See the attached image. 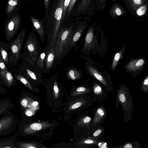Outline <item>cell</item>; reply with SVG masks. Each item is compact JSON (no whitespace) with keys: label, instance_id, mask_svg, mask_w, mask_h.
<instances>
[{"label":"cell","instance_id":"cell-1","mask_svg":"<svg viewBox=\"0 0 148 148\" xmlns=\"http://www.w3.org/2000/svg\"><path fill=\"white\" fill-rule=\"evenodd\" d=\"M64 0H50L48 12L43 19L45 27L47 46L44 49L54 46L62 25V15Z\"/></svg>","mask_w":148,"mask_h":148},{"label":"cell","instance_id":"cell-2","mask_svg":"<svg viewBox=\"0 0 148 148\" xmlns=\"http://www.w3.org/2000/svg\"><path fill=\"white\" fill-rule=\"evenodd\" d=\"M76 25H66L60 29L54 46L56 57L57 58L60 57L68 49L72 33Z\"/></svg>","mask_w":148,"mask_h":148},{"label":"cell","instance_id":"cell-3","mask_svg":"<svg viewBox=\"0 0 148 148\" xmlns=\"http://www.w3.org/2000/svg\"><path fill=\"white\" fill-rule=\"evenodd\" d=\"M25 48L29 57L36 62L42 52L41 48L36 34L31 32L27 36Z\"/></svg>","mask_w":148,"mask_h":148},{"label":"cell","instance_id":"cell-4","mask_svg":"<svg viewBox=\"0 0 148 148\" xmlns=\"http://www.w3.org/2000/svg\"><path fill=\"white\" fill-rule=\"evenodd\" d=\"M21 22V16L18 12L8 16L5 23L4 30L8 40L11 39L17 33Z\"/></svg>","mask_w":148,"mask_h":148},{"label":"cell","instance_id":"cell-5","mask_svg":"<svg viewBox=\"0 0 148 148\" xmlns=\"http://www.w3.org/2000/svg\"><path fill=\"white\" fill-rule=\"evenodd\" d=\"M26 32L25 29H23L12 44L11 48L12 55L10 59L11 61L15 62L18 59L24 41Z\"/></svg>","mask_w":148,"mask_h":148},{"label":"cell","instance_id":"cell-6","mask_svg":"<svg viewBox=\"0 0 148 148\" xmlns=\"http://www.w3.org/2000/svg\"><path fill=\"white\" fill-rule=\"evenodd\" d=\"M87 26L86 21L76 25L69 43L68 48L69 50H71L73 47H74V50H76L77 48L76 46V43Z\"/></svg>","mask_w":148,"mask_h":148},{"label":"cell","instance_id":"cell-7","mask_svg":"<svg viewBox=\"0 0 148 148\" xmlns=\"http://www.w3.org/2000/svg\"><path fill=\"white\" fill-rule=\"evenodd\" d=\"M57 58L54 46L46 50L44 66L42 70L43 73H49L55 67V60Z\"/></svg>","mask_w":148,"mask_h":148},{"label":"cell","instance_id":"cell-8","mask_svg":"<svg viewBox=\"0 0 148 148\" xmlns=\"http://www.w3.org/2000/svg\"><path fill=\"white\" fill-rule=\"evenodd\" d=\"M95 0H81L76 10L77 14L91 15L95 7Z\"/></svg>","mask_w":148,"mask_h":148},{"label":"cell","instance_id":"cell-9","mask_svg":"<svg viewBox=\"0 0 148 148\" xmlns=\"http://www.w3.org/2000/svg\"><path fill=\"white\" fill-rule=\"evenodd\" d=\"M31 21L35 30L39 36V38L44 43L46 38L45 27L43 19H39L32 16H30Z\"/></svg>","mask_w":148,"mask_h":148},{"label":"cell","instance_id":"cell-10","mask_svg":"<svg viewBox=\"0 0 148 148\" xmlns=\"http://www.w3.org/2000/svg\"><path fill=\"white\" fill-rule=\"evenodd\" d=\"M94 27L92 24L89 27L85 38L84 43L81 51L82 53L87 54L91 48L94 37Z\"/></svg>","mask_w":148,"mask_h":148},{"label":"cell","instance_id":"cell-11","mask_svg":"<svg viewBox=\"0 0 148 148\" xmlns=\"http://www.w3.org/2000/svg\"><path fill=\"white\" fill-rule=\"evenodd\" d=\"M7 1L5 12V15L9 16L19 11L20 0H8Z\"/></svg>","mask_w":148,"mask_h":148},{"label":"cell","instance_id":"cell-12","mask_svg":"<svg viewBox=\"0 0 148 148\" xmlns=\"http://www.w3.org/2000/svg\"><path fill=\"white\" fill-rule=\"evenodd\" d=\"M125 5L132 15L135 14L139 7L148 3V0H124Z\"/></svg>","mask_w":148,"mask_h":148},{"label":"cell","instance_id":"cell-13","mask_svg":"<svg viewBox=\"0 0 148 148\" xmlns=\"http://www.w3.org/2000/svg\"><path fill=\"white\" fill-rule=\"evenodd\" d=\"M109 14L112 18H116L121 16H125L126 14L123 7L119 3H115L110 7Z\"/></svg>","mask_w":148,"mask_h":148},{"label":"cell","instance_id":"cell-14","mask_svg":"<svg viewBox=\"0 0 148 148\" xmlns=\"http://www.w3.org/2000/svg\"><path fill=\"white\" fill-rule=\"evenodd\" d=\"M14 122V119L12 116H6L1 119L0 120V134L11 127Z\"/></svg>","mask_w":148,"mask_h":148},{"label":"cell","instance_id":"cell-15","mask_svg":"<svg viewBox=\"0 0 148 148\" xmlns=\"http://www.w3.org/2000/svg\"><path fill=\"white\" fill-rule=\"evenodd\" d=\"M85 66L86 70L97 80L104 85L106 86L108 85L104 77L97 70L92 66L87 64H86Z\"/></svg>","mask_w":148,"mask_h":148},{"label":"cell","instance_id":"cell-16","mask_svg":"<svg viewBox=\"0 0 148 148\" xmlns=\"http://www.w3.org/2000/svg\"><path fill=\"white\" fill-rule=\"evenodd\" d=\"M144 63L145 60L143 59L135 60L129 62L126 67L129 70L135 71L140 69Z\"/></svg>","mask_w":148,"mask_h":148},{"label":"cell","instance_id":"cell-17","mask_svg":"<svg viewBox=\"0 0 148 148\" xmlns=\"http://www.w3.org/2000/svg\"><path fill=\"white\" fill-rule=\"evenodd\" d=\"M66 75L68 78L73 80H78L82 76V74L79 70L74 67H71L68 69Z\"/></svg>","mask_w":148,"mask_h":148},{"label":"cell","instance_id":"cell-18","mask_svg":"<svg viewBox=\"0 0 148 148\" xmlns=\"http://www.w3.org/2000/svg\"><path fill=\"white\" fill-rule=\"evenodd\" d=\"M0 76L2 79L8 86L12 84L13 81V77L10 72L0 71Z\"/></svg>","mask_w":148,"mask_h":148},{"label":"cell","instance_id":"cell-19","mask_svg":"<svg viewBox=\"0 0 148 148\" xmlns=\"http://www.w3.org/2000/svg\"><path fill=\"white\" fill-rule=\"evenodd\" d=\"M43 127L42 125L40 123H34L25 129L24 131L25 133L29 134L34 131L40 130Z\"/></svg>","mask_w":148,"mask_h":148},{"label":"cell","instance_id":"cell-20","mask_svg":"<svg viewBox=\"0 0 148 148\" xmlns=\"http://www.w3.org/2000/svg\"><path fill=\"white\" fill-rule=\"evenodd\" d=\"M46 53V50L44 49L40 54L38 59L35 62L38 68L42 71L44 67Z\"/></svg>","mask_w":148,"mask_h":148},{"label":"cell","instance_id":"cell-21","mask_svg":"<svg viewBox=\"0 0 148 148\" xmlns=\"http://www.w3.org/2000/svg\"><path fill=\"white\" fill-rule=\"evenodd\" d=\"M105 114V112L103 109L102 108H98L95 113L94 120V124L95 125L99 122L104 116Z\"/></svg>","mask_w":148,"mask_h":148},{"label":"cell","instance_id":"cell-22","mask_svg":"<svg viewBox=\"0 0 148 148\" xmlns=\"http://www.w3.org/2000/svg\"><path fill=\"white\" fill-rule=\"evenodd\" d=\"M124 50V48H123L119 52L115 54L112 65V68L113 70L115 69L119 60L122 57V54Z\"/></svg>","mask_w":148,"mask_h":148},{"label":"cell","instance_id":"cell-23","mask_svg":"<svg viewBox=\"0 0 148 148\" xmlns=\"http://www.w3.org/2000/svg\"><path fill=\"white\" fill-rule=\"evenodd\" d=\"M148 3L138 8L136 10L135 14L138 16L143 15L147 11Z\"/></svg>","mask_w":148,"mask_h":148},{"label":"cell","instance_id":"cell-24","mask_svg":"<svg viewBox=\"0 0 148 148\" xmlns=\"http://www.w3.org/2000/svg\"><path fill=\"white\" fill-rule=\"evenodd\" d=\"M17 79L21 81L27 87L31 90L32 89V86L29 80L26 78L21 75H18L16 77Z\"/></svg>","mask_w":148,"mask_h":148},{"label":"cell","instance_id":"cell-25","mask_svg":"<svg viewBox=\"0 0 148 148\" xmlns=\"http://www.w3.org/2000/svg\"><path fill=\"white\" fill-rule=\"evenodd\" d=\"M107 0H96L95 5L99 10H102L104 8L106 5Z\"/></svg>","mask_w":148,"mask_h":148},{"label":"cell","instance_id":"cell-26","mask_svg":"<svg viewBox=\"0 0 148 148\" xmlns=\"http://www.w3.org/2000/svg\"><path fill=\"white\" fill-rule=\"evenodd\" d=\"M70 0H64L63 11L62 15V20L63 22L65 18L67 8L70 3Z\"/></svg>","mask_w":148,"mask_h":148},{"label":"cell","instance_id":"cell-27","mask_svg":"<svg viewBox=\"0 0 148 148\" xmlns=\"http://www.w3.org/2000/svg\"><path fill=\"white\" fill-rule=\"evenodd\" d=\"M76 1L77 0H70V3L67 8L66 15L67 14L68 16L70 14Z\"/></svg>","mask_w":148,"mask_h":148},{"label":"cell","instance_id":"cell-28","mask_svg":"<svg viewBox=\"0 0 148 148\" xmlns=\"http://www.w3.org/2000/svg\"><path fill=\"white\" fill-rule=\"evenodd\" d=\"M18 147L21 148H35L37 147L34 144L27 143L19 144Z\"/></svg>","mask_w":148,"mask_h":148},{"label":"cell","instance_id":"cell-29","mask_svg":"<svg viewBox=\"0 0 148 148\" xmlns=\"http://www.w3.org/2000/svg\"><path fill=\"white\" fill-rule=\"evenodd\" d=\"M0 51L1 56L4 62L5 63L7 64L8 63V60L7 52L2 48H0Z\"/></svg>","mask_w":148,"mask_h":148},{"label":"cell","instance_id":"cell-30","mask_svg":"<svg viewBox=\"0 0 148 148\" xmlns=\"http://www.w3.org/2000/svg\"><path fill=\"white\" fill-rule=\"evenodd\" d=\"M50 0H44V4L45 10V15L44 19H45L47 15L49 8Z\"/></svg>","mask_w":148,"mask_h":148},{"label":"cell","instance_id":"cell-31","mask_svg":"<svg viewBox=\"0 0 148 148\" xmlns=\"http://www.w3.org/2000/svg\"><path fill=\"white\" fill-rule=\"evenodd\" d=\"M102 89L98 85H95L94 88V92L95 95H99L102 93Z\"/></svg>","mask_w":148,"mask_h":148},{"label":"cell","instance_id":"cell-32","mask_svg":"<svg viewBox=\"0 0 148 148\" xmlns=\"http://www.w3.org/2000/svg\"><path fill=\"white\" fill-rule=\"evenodd\" d=\"M0 71H7V68L4 62L2 61L1 58L0 57Z\"/></svg>","mask_w":148,"mask_h":148},{"label":"cell","instance_id":"cell-33","mask_svg":"<svg viewBox=\"0 0 148 148\" xmlns=\"http://www.w3.org/2000/svg\"><path fill=\"white\" fill-rule=\"evenodd\" d=\"M148 76L144 80L143 84V90L145 91L147 90H148Z\"/></svg>","mask_w":148,"mask_h":148},{"label":"cell","instance_id":"cell-34","mask_svg":"<svg viewBox=\"0 0 148 148\" xmlns=\"http://www.w3.org/2000/svg\"><path fill=\"white\" fill-rule=\"evenodd\" d=\"M8 107L6 103L0 105V114L7 110Z\"/></svg>","mask_w":148,"mask_h":148},{"label":"cell","instance_id":"cell-35","mask_svg":"<svg viewBox=\"0 0 148 148\" xmlns=\"http://www.w3.org/2000/svg\"><path fill=\"white\" fill-rule=\"evenodd\" d=\"M75 90L78 92H84L87 91L88 89L85 87L80 86L77 88Z\"/></svg>","mask_w":148,"mask_h":148},{"label":"cell","instance_id":"cell-36","mask_svg":"<svg viewBox=\"0 0 148 148\" xmlns=\"http://www.w3.org/2000/svg\"><path fill=\"white\" fill-rule=\"evenodd\" d=\"M82 103L80 102H78L73 104L71 107L72 109H74L80 107L82 105Z\"/></svg>","mask_w":148,"mask_h":148},{"label":"cell","instance_id":"cell-37","mask_svg":"<svg viewBox=\"0 0 148 148\" xmlns=\"http://www.w3.org/2000/svg\"><path fill=\"white\" fill-rule=\"evenodd\" d=\"M21 105L24 107H27V106L28 101L26 99H23L21 102Z\"/></svg>","mask_w":148,"mask_h":148},{"label":"cell","instance_id":"cell-38","mask_svg":"<svg viewBox=\"0 0 148 148\" xmlns=\"http://www.w3.org/2000/svg\"><path fill=\"white\" fill-rule=\"evenodd\" d=\"M102 132V130L101 129H99L93 133V136L94 137H97Z\"/></svg>","mask_w":148,"mask_h":148},{"label":"cell","instance_id":"cell-39","mask_svg":"<svg viewBox=\"0 0 148 148\" xmlns=\"http://www.w3.org/2000/svg\"><path fill=\"white\" fill-rule=\"evenodd\" d=\"M91 120V118L88 116H86L84 118L83 121L84 123H89Z\"/></svg>","mask_w":148,"mask_h":148},{"label":"cell","instance_id":"cell-40","mask_svg":"<svg viewBox=\"0 0 148 148\" xmlns=\"http://www.w3.org/2000/svg\"><path fill=\"white\" fill-rule=\"evenodd\" d=\"M95 141L90 139H87L84 141V143L87 144H92L95 143Z\"/></svg>","mask_w":148,"mask_h":148},{"label":"cell","instance_id":"cell-41","mask_svg":"<svg viewBox=\"0 0 148 148\" xmlns=\"http://www.w3.org/2000/svg\"><path fill=\"white\" fill-rule=\"evenodd\" d=\"M123 147L125 148H132L133 147L132 145L130 143H128L125 144Z\"/></svg>","mask_w":148,"mask_h":148},{"label":"cell","instance_id":"cell-42","mask_svg":"<svg viewBox=\"0 0 148 148\" xmlns=\"http://www.w3.org/2000/svg\"><path fill=\"white\" fill-rule=\"evenodd\" d=\"M25 114L27 116H31L32 114V112L30 110L27 111L26 112Z\"/></svg>","mask_w":148,"mask_h":148},{"label":"cell","instance_id":"cell-43","mask_svg":"<svg viewBox=\"0 0 148 148\" xmlns=\"http://www.w3.org/2000/svg\"><path fill=\"white\" fill-rule=\"evenodd\" d=\"M38 105V103L37 101H34L33 103V105L34 106H37Z\"/></svg>","mask_w":148,"mask_h":148},{"label":"cell","instance_id":"cell-44","mask_svg":"<svg viewBox=\"0 0 148 148\" xmlns=\"http://www.w3.org/2000/svg\"><path fill=\"white\" fill-rule=\"evenodd\" d=\"M107 145V144L106 143H104L102 145V146L100 147L102 148H105V147H106Z\"/></svg>","mask_w":148,"mask_h":148},{"label":"cell","instance_id":"cell-45","mask_svg":"<svg viewBox=\"0 0 148 148\" xmlns=\"http://www.w3.org/2000/svg\"><path fill=\"white\" fill-rule=\"evenodd\" d=\"M8 0H5V1H7Z\"/></svg>","mask_w":148,"mask_h":148},{"label":"cell","instance_id":"cell-46","mask_svg":"<svg viewBox=\"0 0 148 148\" xmlns=\"http://www.w3.org/2000/svg\"><path fill=\"white\" fill-rule=\"evenodd\" d=\"M28 0V1H30V0Z\"/></svg>","mask_w":148,"mask_h":148},{"label":"cell","instance_id":"cell-47","mask_svg":"<svg viewBox=\"0 0 148 148\" xmlns=\"http://www.w3.org/2000/svg\"><path fill=\"white\" fill-rule=\"evenodd\" d=\"M1 0H0V3L1 2Z\"/></svg>","mask_w":148,"mask_h":148}]
</instances>
